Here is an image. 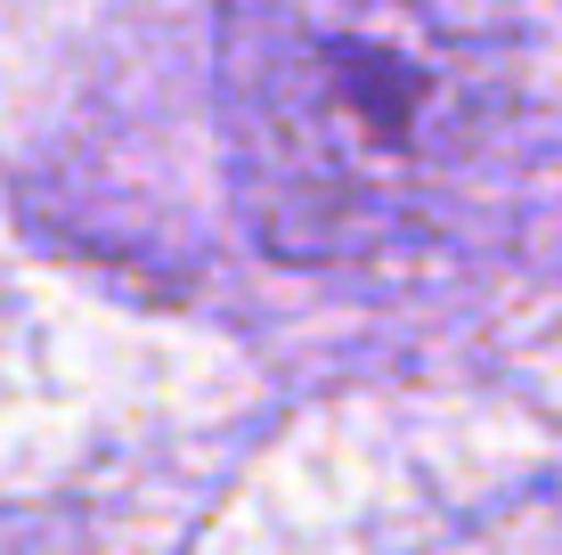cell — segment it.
<instances>
[{
	"label": "cell",
	"instance_id": "cell-1",
	"mask_svg": "<svg viewBox=\"0 0 562 555\" xmlns=\"http://www.w3.org/2000/svg\"><path fill=\"white\" fill-rule=\"evenodd\" d=\"M212 57L237 204L294 270L432 254L506 188L514 0H221Z\"/></svg>",
	"mask_w": 562,
	"mask_h": 555
}]
</instances>
